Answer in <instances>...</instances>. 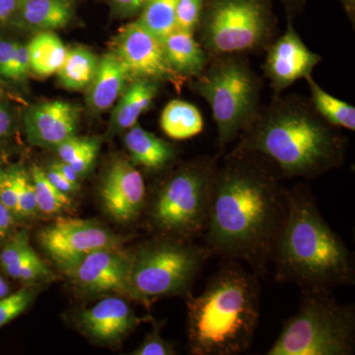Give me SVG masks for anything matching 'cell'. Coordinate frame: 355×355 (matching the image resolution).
Instances as JSON below:
<instances>
[{
  "mask_svg": "<svg viewBox=\"0 0 355 355\" xmlns=\"http://www.w3.org/2000/svg\"><path fill=\"white\" fill-rule=\"evenodd\" d=\"M286 191L256 161L238 153L217 170L205 242L212 253L263 270L286 218Z\"/></svg>",
  "mask_w": 355,
  "mask_h": 355,
  "instance_id": "cell-1",
  "label": "cell"
},
{
  "mask_svg": "<svg viewBox=\"0 0 355 355\" xmlns=\"http://www.w3.org/2000/svg\"><path fill=\"white\" fill-rule=\"evenodd\" d=\"M286 202L272 258L279 279L297 284L305 293L354 284L352 254L324 220L309 191H286Z\"/></svg>",
  "mask_w": 355,
  "mask_h": 355,
  "instance_id": "cell-2",
  "label": "cell"
},
{
  "mask_svg": "<svg viewBox=\"0 0 355 355\" xmlns=\"http://www.w3.org/2000/svg\"><path fill=\"white\" fill-rule=\"evenodd\" d=\"M187 296L191 354L234 355L249 349L260 318L254 275L237 266H224L202 293Z\"/></svg>",
  "mask_w": 355,
  "mask_h": 355,
  "instance_id": "cell-3",
  "label": "cell"
},
{
  "mask_svg": "<svg viewBox=\"0 0 355 355\" xmlns=\"http://www.w3.org/2000/svg\"><path fill=\"white\" fill-rule=\"evenodd\" d=\"M330 125L303 105L279 103L247 128L237 150L266 156L287 177L318 176L343 159V139Z\"/></svg>",
  "mask_w": 355,
  "mask_h": 355,
  "instance_id": "cell-4",
  "label": "cell"
},
{
  "mask_svg": "<svg viewBox=\"0 0 355 355\" xmlns=\"http://www.w3.org/2000/svg\"><path fill=\"white\" fill-rule=\"evenodd\" d=\"M355 349V313L329 292H307L268 355H350Z\"/></svg>",
  "mask_w": 355,
  "mask_h": 355,
  "instance_id": "cell-5",
  "label": "cell"
},
{
  "mask_svg": "<svg viewBox=\"0 0 355 355\" xmlns=\"http://www.w3.org/2000/svg\"><path fill=\"white\" fill-rule=\"evenodd\" d=\"M214 254L205 245L160 240L132 254L128 297L146 305L166 296L190 293L198 273Z\"/></svg>",
  "mask_w": 355,
  "mask_h": 355,
  "instance_id": "cell-6",
  "label": "cell"
},
{
  "mask_svg": "<svg viewBox=\"0 0 355 355\" xmlns=\"http://www.w3.org/2000/svg\"><path fill=\"white\" fill-rule=\"evenodd\" d=\"M217 169L200 159L179 170L156 193L151 218L162 232L191 239L205 233Z\"/></svg>",
  "mask_w": 355,
  "mask_h": 355,
  "instance_id": "cell-7",
  "label": "cell"
},
{
  "mask_svg": "<svg viewBox=\"0 0 355 355\" xmlns=\"http://www.w3.org/2000/svg\"><path fill=\"white\" fill-rule=\"evenodd\" d=\"M195 88L211 108L221 147L253 123L258 86L244 65L232 60L217 62L200 76Z\"/></svg>",
  "mask_w": 355,
  "mask_h": 355,
  "instance_id": "cell-8",
  "label": "cell"
},
{
  "mask_svg": "<svg viewBox=\"0 0 355 355\" xmlns=\"http://www.w3.org/2000/svg\"><path fill=\"white\" fill-rule=\"evenodd\" d=\"M268 34V14L260 0H216L202 22L203 42L216 55L252 50Z\"/></svg>",
  "mask_w": 355,
  "mask_h": 355,
  "instance_id": "cell-9",
  "label": "cell"
},
{
  "mask_svg": "<svg viewBox=\"0 0 355 355\" xmlns=\"http://www.w3.org/2000/svg\"><path fill=\"white\" fill-rule=\"evenodd\" d=\"M40 242L64 270L97 250L121 247V238L93 221L58 218L40 233Z\"/></svg>",
  "mask_w": 355,
  "mask_h": 355,
  "instance_id": "cell-10",
  "label": "cell"
},
{
  "mask_svg": "<svg viewBox=\"0 0 355 355\" xmlns=\"http://www.w3.org/2000/svg\"><path fill=\"white\" fill-rule=\"evenodd\" d=\"M112 53L125 65L130 80L180 81L179 76L168 64L162 40L139 20L121 28L114 37Z\"/></svg>",
  "mask_w": 355,
  "mask_h": 355,
  "instance_id": "cell-11",
  "label": "cell"
},
{
  "mask_svg": "<svg viewBox=\"0 0 355 355\" xmlns=\"http://www.w3.org/2000/svg\"><path fill=\"white\" fill-rule=\"evenodd\" d=\"M132 254L121 247L105 248L64 268L70 280L89 293H116L128 297Z\"/></svg>",
  "mask_w": 355,
  "mask_h": 355,
  "instance_id": "cell-12",
  "label": "cell"
},
{
  "mask_svg": "<svg viewBox=\"0 0 355 355\" xmlns=\"http://www.w3.org/2000/svg\"><path fill=\"white\" fill-rule=\"evenodd\" d=\"M100 197L114 220L130 223L139 218L146 203L144 178L132 163L116 159L103 180Z\"/></svg>",
  "mask_w": 355,
  "mask_h": 355,
  "instance_id": "cell-13",
  "label": "cell"
},
{
  "mask_svg": "<svg viewBox=\"0 0 355 355\" xmlns=\"http://www.w3.org/2000/svg\"><path fill=\"white\" fill-rule=\"evenodd\" d=\"M321 57L313 53L291 25L268 51L265 64L266 76L277 90L288 87L299 79L307 78Z\"/></svg>",
  "mask_w": 355,
  "mask_h": 355,
  "instance_id": "cell-14",
  "label": "cell"
},
{
  "mask_svg": "<svg viewBox=\"0 0 355 355\" xmlns=\"http://www.w3.org/2000/svg\"><path fill=\"white\" fill-rule=\"evenodd\" d=\"M79 110L64 101L35 105L25 114L28 139L33 146L57 147L76 132Z\"/></svg>",
  "mask_w": 355,
  "mask_h": 355,
  "instance_id": "cell-15",
  "label": "cell"
},
{
  "mask_svg": "<svg viewBox=\"0 0 355 355\" xmlns=\"http://www.w3.org/2000/svg\"><path fill=\"white\" fill-rule=\"evenodd\" d=\"M130 306L120 297L103 299L89 309L83 310L79 323L89 336L104 343H119L141 322Z\"/></svg>",
  "mask_w": 355,
  "mask_h": 355,
  "instance_id": "cell-16",
  "label": "cell"
},
{
  "mask_svg": "<svg viewBox=\"0 0 355 355\" xmlns=\"http://www.w3.org/2000/svg\"><path fill=\"white\" fill-rule=\"evenodd\" d=\"M130 80L128 70L114 53H106L99 60L94 79L88 86V106L96 112L113 106Z\"/></svg>",
  "mask_w": 355,
  "mask_h": 355,
  "instance_id": "cell-17",
  "label": "cell"
},
{
  "mask_svg": "<svg viewBox=\"0 0 355 355\" xmlns=\"http://www.w3.org/2000/svg\"><path fill=\"white\" fill-rule=\"evenodd\" d=\"M125 144L133 164L153 171L163 169L174 158V149L168 142L139 125L130 128L125 137Z\"/></svg>",
  "mask_w": 355,
  "mask_h": 355,
  "instance_id": "cell-18",
  "label": "cell"
},
{
  "mask_svg": "<svg viewBox=\"0 0 355 355\" xmlns=\"http://www.w3.org/2000/svg\"><path fill=\"white\" fill-rule=\"evenodd\" d=\"M162 41L168 64L178 76H200L207 58L193 33L176 29Z\"/></svg>",
  "mask_w": 355,
  "mask_h": 355,
  "instance_id": "cell-19",
  "label": "cell"
},
{
  "mask_svg": "<svg viewBox=\"0 0 355 355\" xmlns=\"http://www.w3.org/2000/svg\"><path fill=\"white\" fill-rule=\"evenodd\" d=\"M26 25L42 31L67 27L73 15V0H20L17 13Z\"/></svg>",
  "mask_w": 355,
  "mask_h": 355,
  "instance_id": "cell-20",
  "label": "cell"
},
{
  "mask_svg": "<svg viewBox=\"0 0 355 355\" xmlns=\"http://www.w3.org/2000/svg\"><path fill=\"white\" fill-rule=\"evenodd\" d=\"M156 81L135 79L130 84L114 109L112 128L114 132L130 130L135 125L141 114L148 110L157 94Z\"/></svg>",
  "mask_w": 355,
  "mask_h": 355,
  "instance_id": "cell-21",
  "label": "cell"
},
{
  "mask_svg": "<svg viewBox=\"0 0 355 355\" xmlns=\"http://www.w3.org/2000/svg\"><path fill=\"white\" fill-rule=\"evenodd\" d=\"M160 125L170 139L184 140L200 135L203 119L197 107L182 100H173L161 114Z\"/></svg>",
  "mask_w": 355,
  "mask_h": 355,
  "instance_id": "cell-22",
  "label": "cell"
},
{
  "mask_svg": "<svg viewBox=\"0 0 355 355\" xmlns=\"http://www.w3.org/2000/svg\"><path fill=\"white\" fill-rule=\"evenodd\" d=\"M30 69L35 74L46 77L57 73L67 57V50L62 40L51 31H43L28 44Z\"/></svg>",
  "mask_w": 355,
  "mask_h": 355,
  "instance_id": "cell-23",
  "label": "cell"
},
{
  "mask_svg": "<svg viewBox=\"0 0 355 355\" xmlns=\"http://www.w3.org/2000/svg\"><path fill=\"white\" fill-rule=\"evenodd\" d=\"M98 64L99 60L92 51L83 46L70 49L58 71L60 83L70 90L88 87L94 79Z\"/></svg>",
  "mask_w": 355,
  "mask_h": 355,
  "instance_id": "cell-24",
  "label": "cell"
},
{
  "mask_svg": "<svg viewBox=\"0 0 355 355\" xmlns=\"http://www.w3.org/2000/svg\"><path fill=\"white\" fill-rule=\"evenodd\" d=\"M309 83L311 99L318 113L327 123L334 127L355 130V108L349 103L342 101L320 87L311 76L307 77Z\"/></svg>",
  "mask_w": 355,
  "mask_h": 355,
  "instance_id": "cell-25",
  "label": "cell"
},
{
  "mask_svg": "<svg viewBox=\"0 0 355 355\" xmlns=\"http://www.w3.org/2000/svg\"><path fill=\"white\" fill-rule=\"evenodd\" d=\"M179 0H147L139 20L147 30L163 40L176 30Z\"/></svg>",
  "mask_w": 355,
  "mask_h": 355,
  "instance_id": "cell-26",
  "label": "cell"
},
{
  "mask_svg": "<svg viewBox=\"0 0 355 355\" xmlns=\"http://www.w3.org/2000/svg\"><path fill=\"white\" fill-rule=\"evenodd\" d=\"M32 181L36 193L38 212L53 216L60 214L71 205L69 195L58 190L46 177V172L38 166L32 167Z\"/></svg>",
  "mask_w": 355,
  "mask_h": 355,
  "instance_id": "cell-27",
  "label": "cell"
},
{
  "mask_svg": "<svg viewBox=\"0 0 355 355\" xmlns=\"http://www.w3.org/2000/svg\"><path fill=\"white\" fill-rule=\"evenodd\" d=\"M34 252L29 243L27 230H21L9 236L0 253V266L11 277L16 268Z\"/></svg>",
  "mask_w": 355,
  "mask_h": 355,
  "instance_id": "cell-28",
  "label": "cell"
},
{
  "mask_svg": "<svg viewBox=\"0 0 355 355\" xmlns=\"http://www.w3.org/2000/svg\"><path fill=\"white\" fill-rule=\"evenodd\" d=\"M36 295L33 287H25L0 299V329L22 314Z\"/></svg>",
  "mask_w": 355,
  "mask_h": 355,
  "instance_id": "cell-29",
  "label": "cell"
},
{
  "mask_svg": "<svg viewBox=\"0 0 355 355\" xmlns=\"http://www.w3.org/2000/svg\"><path fill=\"white\" fill-rule=\"evenodd\" d=\"M51 275L48 266L34 251L16 268L11 277L28 284L50 277Z\"/></svg>",
  "mask_w": 355,
  "mask_h": 355,
  "instance_id": "cell-30",
  "label": "cell"
},
{
  "mask_svg": "<svg viewBox=\"0 0 355 355\" xmlns=\"http://www.w3.org/2000/svg\"><path fill=\"white\" fill-rule=\"evenodd\" d=\"M38 212L36 193L32 179L22 170L18 169L17 216L30 217Z\"/></svg>",
  "mask_w": 355,
  "mask_h": 355,
  "instance_id": "cell-31",
  "label": "cell"
},
{
  "mask_svg": "<svg viewBox=\"0 0 355 355\" xmlns=\"http://www.w3.org/2000/svg\"><path fill=\"white\" fill-rule=\"evenodd\" d=\"M205 0H179L176 8V29L193 33L200 22Z\"/></svg>",
  "mask_w": 355,
  "mask_h": 355,
  "instance_id": "cell-32",
  "label": "cell"
},
{
  "mask_svg": "<svg viewBox=\"0 0 355 355\" xmlns=\"http://www.w3.org/2000/svg\"><path fill=\"white\" fill-rule=\"evenodd\" d=\"M99 146L97 140L70 137L57 146L58 157L65 163L73 162L89 150Z\"/></svg>",
  "mask_w": 355,
  "mask_h": 355,
  "instance_id": "cell-33",
  "label": "cell"
},
{
  "mask_svg": "<svg viewBox=\"0 0 355 355\" xmlns=\"http://www.w3.org/2000/svg\"><path fill=\"white\" fill-rule=\"evenodd\" d=\"M176 354L174 345L161 336L160 326L154 327L153 330L146 336L139 347L132 352L133 355H174Z\"/></svg>",
  "mask_w": 355,
  "mask_h": 355,
  "instance_id": "cell-34",
  "label": "cell"
},
{
  "mask_svg": "<svg viewBox=\"0 0 355 355\" xmlns=\"http://www.w3.org/2000/svg\"><path fill=\"white\" fill-rule=\"evenodd\" d=\"M0 203L17 216L18 169L4 172L0 181Z\"/></svg>",
  "mask_w": 355,
  "mask_h": 355,
  "instance_id": "cell-35",
  "label": "cell"
},
{
  "mask_svg": "<svg viewBox=\"0 0 355 355\" xmlns=\"http://www.w3.org/2000/svg\"><path fill=\"white\" fill-rule=\"evenodd\" d=\"M30 70L31 69H30V57L28 46L18 44L8 78L13 79V80H23L27 77Z\"/></svg>",
  "mask_w": 355,
  "mask_h": 355,
  "instance_id": "cell-36",
  "label": "cell"
},
{
  "mask_svg": "<svg viewBox=\"0 0 355 355\" xmlns=\"http://www.w3.org/2000/svg\"><path fill=\"white\" fill-rule=\"evenodd\" d=\"M18 44L0 40V76L8 78Z\"/></svg>",
  "mask_w": 355,
  "mask_h": 355,
  "instance_id": "cell-37",
  "label": "cell"
},
{
  "mask_svg": "<svg viewBox=\"0 0 355 355\" xmlns=\"http://www.w3.org/2000/svg\"><path fill=\"white\" fill-rule=\"evenodd\" d=\"M46 175L48 179L50 180L51 183L53 184L58 190L62 191V193H67V195L70 193H73V191H76L77 189H78L76 188L74 184L70 183L69 180H67L62 173L58 171L57 168L53 167V165L51 166L49 171L46 172Z\"/></svg>",
  "mask_w": 355,
  "mask_h": 355,
  "instance_id": "cell-38",
  "label": "cell"
},
{
  "mask_svg": "<svg viewBox=\"0 0 355 355\" xmlns=\"http://www.w3.org/2000/svg\"><path fill=\"white\" fill-rule=\"evenodd\" d=\"M98 149H99V146L94 147V148L89 150L87 153L81 156L80 158L77 159V160L73 161V162L69 163V164L71 166L72 169L76 172V174L78 175L79 177L85 175L86 173L91 169L93 164H94L95 159L97 157Z\"/></svg>",
  "mask_w": 355,
  "mask_h": 355,
  "instance_id": "cell-39",
  "label": "cell"
},
{
  "mask_svg": "<svg viewBox=\"0 0 355 355\" xmlns=\"http://www.w3.org/2000/svg\"><path fill=\"white\" fill-rule=\"evenodd\" d=\"M14 214L0 203V245L6 242L14 226Z\"/></svg>",
  "mask_w": 355,
  "mask_h": 355,
  "instance_id": "cell-40",
  "label": "cell"
},
{
  "mask_svg": "<svg viewBox=\"0 0 355 355\" xmlns=\"http://www.w3.org/2000/svg\"><path fill=\"white\" fill-rule=\"evenodd\" d=\"M20 0H0V22L10 19L17 13Z\"/></svg>",
  "mask_w": 355,
  "mask_h": 355,
  "instance_id": "cell-41",
  "label": "cell"
},
{
  "mask_svg": "<svg viewBox=\"0 0 355 355\" xmlns=\"http://www.w3.org/2000/svg\"><path fill=\"white\" fill-rule=\"evenodd\" d=\"M114 6L127 13H135L144 8L147 0H112Z\"/></svg>",
  "mask_w": 355,
  "mask_h": 355,
  "instance_id": "cell-42",
  "label": "cell"
},
{
  "mask_svg": "<svg viewBox=\"0 0 355 355\" xmlns=\"http://www.w3.org/2000/svg\"><path fill=\"white\" fill-rule=\"evenodd\" d=\"M53 167L57 168L58 171L62 173V175L67 180L76 187V188H79V177L78 175L76 174V172L72 169L71 166L69 164V163L62 162V161H60L58 163H53Z\"/></svg>",
  "mask_w": 355,
  "mask_h": 355,
  "instance_id": "cell-43",
  "label": "cell"
},
{
  "mask_svg": "<svg viewBox=\"0 0 355 355\" xmlns=\"http://www.w3.org/2000/svg\"><path fill=\"white\" fill-rule=\"evenodd\" d=\"M11 123H12V121H11L10 114L7 111L6 107L0 105V139L9 132Z\"/></svg>",
  "mask_w": 355,
  "mask_h": 355,
  "instance_id": "cell-44",
  "label": "cell"
},
{
  "mask_svg": "<svg viewBox=\"0 0 355 355\" xmlns=\"http://www.w3.org/2000/svg\"><path fill=\"white\" fill-rule=\"evenodd\" d=\"M9 291H10V288H9L8 284H7L3 277L0 275V299L8 295Z\"/></svg>",
  "mask_w": 355,
  "mask_h": 355,
  "instance_id": "cell-45",
  "label": "cell"
},
{
  "mask_svg": "<svg viewBox=\"0 0 355 355\" xmlns=\"http://www.w3.org/2000/svg\"><path fill=\"white\" fill-rule=\"evenodd\" d=\"M4 171L1 169V167H0V181H1L2 176H3Z\"/></svg>",
  "mask_w": 355,
  "mask_h": 355,
  "instance_id": "cell-46",
  "label": "cell"
},
{
  "mask_svg": "<svg viewBox=\"0 0 355 355\" xmlns=\"http://www.w3.org/2000/svg\"><path fill=\"white\" fill-rule=\"evenodd\" d=\"M3 94V87H2V84L0 83V96Z\"/></svg>",
  "mask_w": 355,
  "mask_h": 355,
  "instance_id": "cell-47",
  "label": "cell"
},
{
  "mask_svg": "<svg viewBox=\"0 0 355 355\" xmlns=\"http://www.w3.org/2000/svg\"><path fill=\"white\" fill-rule=\"evenodd\" d=\"M349 3H352H352H354V0H349Z\"/></svg>",
  "mask_w": 355,
  "mask_h": 355,
  "instance_id": "cell-48",
  "label": "cell"
}]
</instances>
